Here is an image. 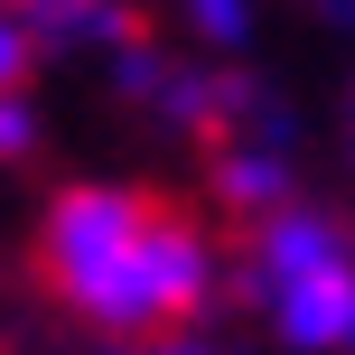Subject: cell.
<instances>
[{"instance_id":"obj_9","label":"cell","mask_w":355,"mask_h":355,"mask_svg":"<svg viewBox=\"0 0 355 355\" xmlns=\"http://www.w3.org/2000/svg\"><path fill=\"white\" fill-rule=\"evenodd\" d=\"M150 355H215V337H206V327H178V337H159Z\"/></svg>"},{"instance_id":"obj_5","label":"cell","mask_w":355,"mask_h":355,"mask_svg":"<svg viewBox=\"0 0 355 355\" xmlns=\"http://www.w3.org/2000/svg\"><path fill=\"white\" fill-rule=\"evenodd\" d=\"M178 19H187L196 37H215V47H243V28H252V0H178Z\"/></svg>"},{"instance_id":"obj_12","label":"cell","mask_w":355,"mask_h":355,"mask_svg":"<svg viewBox=\"0 0 355 355\" xmlns=\"http://www.w3.org/2000/svg\"><path fill=\"white\" fill-rule=\"evenodd\" d=\"M346 141H355V103H346Z\"/></svg>"},{"instance_id":"obj_13","label":"cell","mask_w":355,"mask_h":355,"mask_svg":"<svg viewBox=\"0 0 355 355\" xmlns=\"http://www.w3.org/2000/svg\"><path fill=\"white\" fill-rule=\"evenodd\" d=\"M346 355H355V327H346Z\"/></svg>"},{"instance_id":"obj_10","label":"cell","mask_w":355,"mask_h":355,"mask_svg":"<svg viewBox=\"0 0 355 355\" xmlns=\"http://www.w3.org/2000/svg\"><path fill=\"white\" fill-rule=\"evenodd\" d=\"M318 10H327V19H337V28H355V0H318Z\"/></svg>"},{"instance_id":"obj_7","label":"cell","mask_w":355,"mask_h":355,"mask_svg":"<svg viewBox=\"0 0 355 355\" xmlns=\"http://www.w3.org/2000/svg\"><path fill=\"white\" fill-rule=\"evenodd\" d=\"M28 66H37V47H28V28H19V19L0 10V103H10V94L28 85Z\"/></svg>"},{"instance_id":"obj_6","label":"cell","mask_w":355,"mask_h":355,"mask_svg":"<svg viewBox=\"0 0 355 355\" xmlns=\"http://www.w3.org/2000/svg\"><path fill=\"white\" fill-rule=\"evenodd\" d=\"M168 66H178V56H159V37H141V47H122V56H112V85H122V94H141V103H159Z\"/></svg>"},{"instance_id":"obj_3","label":"cell","mask_w":355,"mask_h":355,"mask_svg":"<svg viewBox=\"0 0 355 355\" xmlns=\"http://www.w3.org/2000/svg\"><path fill=\"white\" fill-rule=\"evenodd\" d=\"M10 19L28 28L37 56H66V47H85V37H103V47L122 56V47L150 37V19L131 10V0H10Z\"/></svg>"},{"instance_id":"obj_4","label":"cell","mask_w":355,"mask_h":355,"mask_svg":"<svg viewBox=\"0 0 355 355\" xmlns=\"http://www.w3.org/2000/svg\"><path fill=\"white\" fill-rule=\"evenodd\" d=\"M215 196L252 225H271L281 206H300L290 187V150H262V141H215Z\"/></svg>"},{"instance_id":"obj_8","label":"cell","mask_w":355,"mask_h":355,"mask_svg":"<svg viewBox=\"0 0 355 355\" xmlns=\"http://www.w3.org/2000/svg\"><path fill=\"white\" fill-rule=\"evenodd\" d=\"M28 150H37V103L10 94V103H0V159H28Z\"/></svg>"},{"instance_id":"obj_11","label":"cell","mask_w":355,"mask_h":355,"mask_svg":"<svg viewBox=\"0 0 355 355\" xmlns=\"http://www.w3.org/2000/svg\"><path fill=\"white\" fill-rule=\"evenodd\" d=\"M94 355H150V346H94Z\"/></svg>"},{"instance_id":"obj_1","label":"cell","mask_w":355,"mask_h":355,"mask_svg":"<svg viewBox=\"0 0 355 355\" xmlns=\"http://www.w3.org/2000/svg\"><path fill=\"white\" fill-rule=\"evenodd\" d=\"M37 271L85 327L112 346H159L196 327L225 290L215 234L196 225L178 196L131 187V178H75L37 215Z\"/></svg>"},{"instance_id":"obj_2","label":"cell","mask_w":355,"mask_h":355,"mask_svg":"<svg viewBox=\"0 0 355 355\" xmlns=\"http://www.w3.org/2000/svg\"><path fill=\"white\" fill-rule=\"evenodd\" d=\"M252 290H262L281 346L327 355L355 327V243L327 206H281L271 225H252Z\"/></svg>"}]
</instances>
